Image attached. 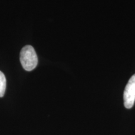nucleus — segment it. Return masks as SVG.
Instances as JSON below:
<instances>
[{
	"instance_id": "obj_1",
	"label": "nucleus",
	"mask_w": 135,
	"mask_h": 135,
	"mask_svg": "<svg viewBox=\"0 0 135 135\" xmlns=\"http://www.w3.org/2000/svg\"><path fill=\"white\" fill-rule=\"evenodd\" d=\"M20 61L26 71H32L38 65V56L33 46L27 45L22 48L20 53Z\"/></svg>"
},
{
	"instance_id": "obj_2",
	"label": "nucleus",
	"mask_w": 135,
	"mask_h": 135,
	"mask_svg": "<svg viewBox=\"0 0 135 135\" xmlns=\"http://www.w3.org/2000/svg\"><path fill=\"white\" fill-rule=\"evenodd\" d=\"M123 99L124 105L126 108H131L134 105L135 101V74L131 76L126 84Z\"/></svg>"
},
{
	"instance_id": "obj_3",
	"label": "nucleus",
	"mask_w": 135,
	"mask_h": 135,
	"mask_svg": "<svg viewBox=\"0 0 135 135\" xmlns=\"http://www.w3.org/2000/svg\"><path fill=\"white\" fill-rule=\"evenodd\" d=\"M6 87V80L4 73L0 71V98L4 95Z\"/></svg>"
}]
</instances>
